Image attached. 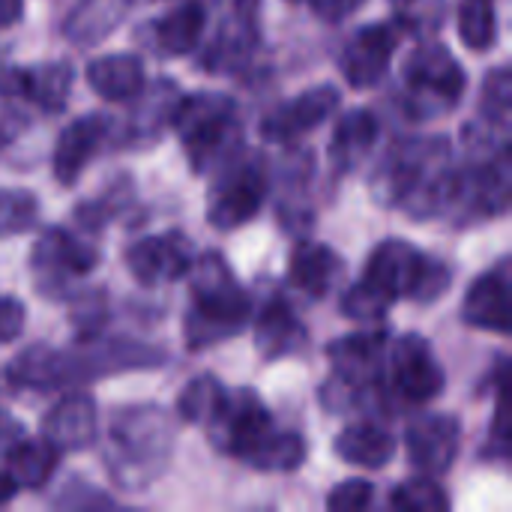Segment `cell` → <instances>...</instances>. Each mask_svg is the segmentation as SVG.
Wrapping results in <instances>:
<instances>
[{
  "mask_svg": "<svg viewBox=\"0 0 512 512\" xmlns=\"http://www.w3.org/2000/svg\"><path fill=\"white\" fill-rule=\"evenodd\" d=\"M168 357L156 345H144L123 336H81L75 348L54 351L48 345H33L21 351L6 366V381L18 390H36V393H54V390H72L84 387L90 381L120 375V372H138V369H156Z\"/></svg>",
  "mask_w": 512,
  "mask_h": 512,
  "instance_id": "obj_1",
  "label": "cell"
},
{
  "mask_svg": "<svg viewBox=\"0 0 512 512\" xmlns=\"http://www.w3.org/2000/svg\"><path fill=\"white\" fill-rule=\"evenodd\" d=\"M372 195L411 219H435L453 201L456 162L444 135H411L387 147L372 171Z\"/></svg>",
  "mask_w": 512,
  "mask_h": 512,
  "instance_id": "obj_2",
  "label": "cell"
},
{
  "mask_svg": "<svg viewBox=\"0 0 512 512\" xmlns=\"http://www.w3.org/2000/svg\"><path fill=\"white\" fill-rule=\"evenodd\" d=\"M174 444H177V423L162 405L156 402L126 405L117 408L108 423L102 462L114 486L126 492H144L168 471Z\"/></svg>",
  "mask_w": 512,
  "mask_h": 512,
  "instance_id": "obj_3",
  "label": "cell"
},
{
  "mask_svg": "<svg viewBox=\"0 0 512 512\" xmlns=\"http://www.w3.org/2000/svg\"><path fill=\"white\" fill-rule=\"evenodd\" d=\"M192 306L183 321V336L189 351L213 348L225 339L240 336L252 321L249 291L237 282L231 264L219 252L195 255L189 267Z\"/></svg>",
  "mask_w": 512,
  "mask_h": 512,
  "instance_id": "obj_4",
  "label": "cell"
},
{
  "mask_svg": "<svg viewBox=\"0 0 512 512\" xmlns=\"http://www.w3.org/2000/svg\"><path fill=\"white\" fill-rule=\"evenodd\" d=\"M171 129L195 174H210L243 150V120L237 102L216 90L180 96Z\"/></svg>",
  "mask_w": 512,
  "mask_h": 512,
  "instance_id": "obj_5",
  "label": "cell"
},
{
  "mask_svg": "<svg viewBox=\"0 0 512 512\" xmlns=\"http://www.w3.org/2000/svg\"><path fill=\"white\" fill-rule=\"evenodd\" d=\"M363 282L375 288L381 297H387L390 303L399 300L432 303L441 294H447L453 273L441 258L426 255L408 240H384L369 255Z\"/></svg>",
  "mask_w": 512,
  "mask_h": 512,
  "instance_id": "obj_6",
  "label": "cell"
},
{
  "mask_svg": "<svg viewBox=\"0 0 512 512\" xmlns=\"http://www.w3.org/2000/svg\"><path fill=\"white\" fill-rule=\"evenodd\" d=\"M387 345H390V333L384 327L360 330V333L333 339L327 348V360L333 366V375L318 393L324 408L351 411L366 393L381 390Z\"/></svg>",
  "mask_w": 512,
  "mask_h": 512,
  "instance_id": "obj_7",
  "label": "cell"
},
{
  "mask_svg": "<svg viewBox=\"0 0 512 512\" xmlns=\"http://www.w3.org/2000/svg\"><path fill=\"white\" fill-rule=\"evenodd\" d=\"M405 105L417 120H432L453 111L468 87V75L453 51L441 42L414 48L402 63Z\"/></svg>",
  "mask_w": 512,
  "mask_h": 512,
  "instance_id": "obj_8",
  "label": "cell"
},
{
  "mask_svg": "<svg viewBox=\"0 0 512 512\" xmlns=\"http://www.w3.org/2000/svg\"><path fill=\"white\" fill-rule=\"evenodd\" d=\"M267 192V165L240 150L234 159L216 168V180L207 192V222L216 231H237L261 213Z\"/></svg>",
  "mask_w": 512,
  "mask_h": 512,
  "instance_id": "obj_9",
  "label": "cell"
},
{
  "mask_svg": "<svg viewBox=\"0 0 512 512\" xmlns=\"http://www.w3.org/2000/svg\"><path fill=\"white\" fill-rule=\"evenodd\" d=\"M381 387L399 405H426L444 393L447 375L432 345L417 333H405L387 345Z\"/></svg>",
  "mask_w": 512,
  "mask_h": 512,
  "instance_id": "obj_10",
  "label": "cell"
},
{
  "mask_svg": "<svg viewBox=\"0 0 512 512\" xmlns=\"http://www.w3.org/2000/svg\"><path fill=\"white\" fill-rule=\"evenodd\" d=\"M204 429L219 453L246 462V456L276 429V423L255 390H225Z\"/></svg>",
  "mask_w": 512,
  "mask_h": 512,
  "instance_id": "obj_11",
  "label": "cell"
},
{
  "mask_svg": "<svg viewBox=\"0 0 512 512\" xmlns=\"http://www.w3.org/2000/svg\"><path fill=\"white\" fill-rule=\"evenodd\" d=\"M96 264H99V249L90 246L72 228H60V225L42 231L30 255L33 279L39 291L48 297L63 294L66 282L87 276L90 270H96Z\"/></svg>",
  "mask_w": 512,
  "mask_h": 512,
  "instance_id": "obj_12",
  "label": "cell"
},
{
  "mask_svg": "<svg viewBox=\"0 0 512 512\" xmlns=\"http://www.w3.org/2000/svg\"><path fill=\"white\" fill-rule=\"evenodd\" d=\"M402 24L399 21H375L351 33V39L342 45L339 69L345 81L354 90H369L384 81L390 72V60L402 42Z\"/></svg>",
  "mask_w": 512,
  "mask_h": 512,
  "instance_id": "obj_13",
  "label": "cell"
},
{
  "mask_svg": "<svg viewBox=\"0 0 512 512\" xmlns=\"http://www.w3.org/2000/svg\"><path fill=\"white\" fill-rule=\"evenodd\" d=\"M126 267L132 279L144 288H162L177 279H183L195 261L192 243L180 231H165V234H150L135 240L126 249Z\"/></svg>",
  "mask_w": 512,
  "mask_h": 512,
  "instance_id": "obj_14",
  "label": "cell"
},
{
  "mask_svg": "<svg viewBox=\"0 0 512 512\" xmlns=\"http://www.w3.org/2000/svg\"><path fill=\"white\" fill-rule=\"evenodd\" d=\"M339 90L330 84L321 87H309L291 99H285L282 105H276L273 111L264 114L261 120V135L270 144H294L300 138H306L309 132H315L321 123L330 120V114L339 108Z\"/></svg>",
  "mask_w": 512,
  "mask_h": 512,
  "instance_id": "obj_15",
  "label": "cell"
},
{
  "mask_svg": "<svg viewBox=\"0 0 512 512\" xmlns=\"http://www.w3.org/2000/svg\"><path fill=\"white\" fill-rule=\"evenodd\" d=\"M180 87L171 78H156L153 84L144 81V87L129 99L132 108L123 120V135L120 144L132 150H147L162 141V135L171 129L177 102H180Z\"/></svg>",
  "mask_w": 512,
  "mask_h": 512,
  "instance_id": "obj_16",
  "label": "cell"
},
{
  "mask_svg": "<svg viewBox=\"0 0 512 512\" xmlns=\"http://www.w3.org/2000/svg\"><path fill=\"white\" fill-rule=\"evenodd\" d=\"M462 444V426L453 414H420L405 429L411 465L426 477H441L453 468Z\"/></svg>",
  "mask_w": 512,
  "mask_h": 512,
  "instance_id": "obj_17",
  "label": "cell"
},
{
  "mask_svg": "<svg viewBox=\"0 0 512 512\" xmlns=\"http://www.w3.org/2000/svg\"><path fill=\"white\" fill-rule=\"evenodd\" d=\"M42 438L51 441L60 453L93 447L99 438V411L93 396L78 387L63 393L42 417Z\"/></svg>",
  "mask_w": 512,
  "mask_h": 512,
  "instance_id": "obj_18",
  "label": "cell"
},
{
  "mask_svg": "<svg viewBox=\"0 0 512 512\" xmlns=\"http://www.w3.org/2000/svg\"><path fill=\"white\" fill-rule=\"evenodd\" d=\"M111 126H114V120L105 114H84V117H75L60 132V138L54 144V156H51V171L60 186L69 189L78 183L81 171L93 162V156L111 135Z\"/></svg>",
  "mask_w": 512,
  "mask_h": 512,
  "instance_id": "obj_19",
  "label": "cell"
},
{
  "mask_svg": "<svg viewBox=\"0 0 512 512\" xmlns=\"http://www.w3.org/2000/svg\"><path fill=\"white\" fill-rule=\"evenodd\" d=\"M345 279V258L327 243H297L288 258V285L306 300L330 297Z\"/></svg>",
  "mask_w": 512,
  "mask_h": 512,
  "instance_id": "obj_20",
  "label": "cell"
},
{
  "mask_svg": "<svg viewBox=\"0 0 512 512\" xmlns=\"http://www.w3.org/2000/svg\"><path fill=\"white\" fill-rule=\"evenodd\" d=\"M462 318L468 327L507 336L510 333V273L507 261H501L495 270L477 276L465 294Z\"/></svg>",
  "mask_w": 512,
  "mask_h": 512,
  "instance_id": "obj_21",
  "label": "cell"
},
{
  "mask_svg": "<svg viewBox=\"0 0 512 512\" xmlns=\"http://www.w3.org/2000/svg\"><path fill=\"white\" fill-rule=\"evenodd\" d=\"M306 327L291 309V303L282 294H270L255 318V348L258 354L273 363L282 357H291L306 348Z\"/></svg>",
  "mask_w": 512,
  "mask_h": 512,
  "instance_id": "obj_22",
  "label": "cell"
},
{
  "mask_svg": "<svg viewBox=\"0 0 512 512\" xmlns=\"http://www.w3.org/2000/svg\"><path fill=\"white\" fill-rule=\"evenodd\" d=\"M378 132H381V123L369 108L345 111L339 117V123L333 129V138H330V147H327V159H330L333 171L336 174L357 171L369 159V153L375 150Z\"/></svg>",
  "mask_w": 512,
  "mask_h": 512,
  "instance_id": "obj_23",
  "label": "cell"
},
{
  "mask_svg": "<svg viewBox=\"0 0 512 512\" xmlns=\"http://www.w3.org/2000/svg\"><path fill=\"white\" fill-rule=\"evenodd\" d=\"M129 6L132 0H78L66 12L60 30L66 42H72L75 48H93L126 21Z\"/></svg>",
  "mask_w": 512,
  "mask_h": 512,
  "instance_id": "obj_24",
  "label": "cell"
},
{
  "mask_svg": "<svg viewBox=\"0 0 512 512\" xmlns=\"http://www.w3.org/2000/svg\"><path fill=\"white\" fill-rule=\"evenodd\" d=\"M333 453L351 468L381 471L396 456V438L384 426H378L372 420H360V423H348L336 435Z\"/></svg>",
  "mask_w": 512,
  "mask_h": 512,
  "instance_id": "obj_25",
  "label": "cell"
},
{
  "mask_svg": "<svg viewBox=\"0 0 512 512\" xmlns=\"http://www.w3.org/2000/svg\"><path fill=\"white\" fill-rule=\"evenodd\" d=\"M147 81L144 63L135 54L117 51L87 63V84L105 102H129Z\"/></svg>",
  "mask_w": 512,
  "mask_h": 512,
  "instance_id": "obj_26",
  "label": "cell"
},
{
  "mask_svg": "<svg viewBox=\"0 0 512 512\" xmlns=\"http://www.w3.org/2000/svg\"><path fill=\"white\" fill-rule=\"evenodd\" d=\"M60 450L45 441V438H18L6 453V474L12 477V483L18 489H30V492H39L51 483L57 465H60Z\"/></svg>",
  "mask_w": 512,
  "mask_h": 512,
  "instance_id": "obj_27",
  "label": "cell"
},
{
  "mask_svg": "<svg viewBox=\"0 0 512 512\" xmlns=\"http://www.w3.org/2000/svg\"><path fill=\"white\" fill-rule=\"evenodd\" d=\"M204 27H207V9L198 0H186L177 9H168L165 15H159L150 24L153 45L168 57L192 54L201 45Z\"/></svg>",
  "mask_w": 512,
  "mask_h": 512,
  "instance_id": "obj_28",
  "label": "cell"
},
{
  "mask_svg": "<svg viewBox=\"0 0 512 512\" xmlns=\"http://www.w3.org/2000/svg\"><path fill=\"white\" fill-rule=\"evenodd\" d=\"M255 6L258 3H237V12L222 21L216 42L207 51V69L228 72L249 60L255 42H258V24H255Z\"/></svg>",
  "mask_w": 512,
  "mask_h": 512,
  "instance_id": "obj_29",
  "label": "cell"
},
{
  "mask_svg": "<svg viewBox=\"0 0 512 512\" xmlns=\"http://www.w3.org/2000/svg\"><path fill=\"white\" fill-rule=\"evenodd\" d=\"M75 69L66 60H48L39 66H24V96L45 114L63 111L69 93H72Z\"/></svg>",
  "mask_w": 512,
  "mask_h": 512,
  "instance_id": "obj_30",
  "label": "cell"
},
{
  "mask_svg": "<svg viewBox=\"0 0 512 512\" xmlns=\"http://www.w3.org/2000/svg\"><path fill=\"white\" fill-rule=\"evenodd\" d=\"M306 441L297 432H285V429H273L249 456L246 465L255 471H273V474H288L297 471L306 462Z\"/></svg>",
  "mask_w": 512,
  "mask_h": 512,
  "instance_id": "obj_31",
  "label": "cell"
},
{
  "mask_svg": "<svg viewBox=\"0 0 512 512\" xmlns=\"http://www.w3.org/2000/svg\"><path fill=\"white\" fill-rule=\"evenodd\" d=\"M459 39L483 54L498 42V9L495 0H462L459 6Z\"/></svg>",
  "mask_w": 512,
  "mask_h": 512,
  "instance_id": "obj_32",
  "label": "cell"
},
{
  "mask_svg": "<svg viewBox=\"0 0 512 512\" xmlns=\"http://www.w3.org/2000/svg\"><path fill=\"white\" fill-rule=\"evenodd\" d=\"M39 222V198L30 189L0 186V240L33 231Z\"/></svg>",
  "mask_w": 512,
  "mask_h": 512,
  "instance_id": "obj_33",
  "label": "cell"
},
{
  "mask_svg": "<svg viewBox=\"0 0 512 512\" xmlns=\"http://www.w3.org/2000/svg\"><path fill=\"white\" fill-rule=\"evenodd\" d=\"M222 393H225V387L219 384V378H213V375L192 378L177 396V417L189 426H204L210 420V414L216 411Z\"/></svg>",
  "mask_w": 512,
  "mask_h": 512,
  "instance_id": "obj_34",
  "label": "cell"
},
{
  "mask_svg": "<svg viewBox=\"0 0 512 512\" xmlns=\"http://www.w3.org/2000/svg\"><path fill=\"white\" fill-rule=\"evenodd\" d=\"M390 507L399 512H444L450 510V498L447 492L435 483V477H414L399 483L390 492Z\"/></svg>",
  "mask_w": 512,
  "mask_h": 512,
  "instance_id": "obj_35",
  "label": "cell"
},
{
  "mask_svg": "<svg viewBox=\"0 0 512 512\" xmlns=\"http://www.w3.org/2000/svg\"><path fill=\"white\" fill-rule=\"evenodd\" d=\"M129 198H132V183H129V180H117L108 192H102V195L84 201V204L75 210V219L81 222L84 231H99L123 204H129Z\"/></svg>",
  "mask_w": 512,
  "mask_h": 512,
  "instance_id": "obj_36",
  "label": "cell"
},
{
  "mask_svg": "<svg viewBox=\"0 0 512 512\" xmlns=\"http://www.w3.org/2000/svg\"><path fill=\"white\" fill-rule=\"evenodd\" d=\"M390 300L387 297H381L375 288H369L363 279L357 282V285H351L345 294H342V315H348L351 321H360V324H378V321H384L387 318V312H390Z\"/></svg>",
  "mask_w": 512,
  "mask_h": 512,
  "instance_id": "obj_37",
  "label": "cell"
},
{
  "mask_svg": "<svg viewBox=\"0 0 512 512\" xmlns=\"http://www.w3.org/2000/svg\"><path fill=\"white\" fill-rule=\"evenodd\" d=\"M480 117L498 126H510V105H512V81L510 69L498 66L483 87V99H480Z\"/></svg>",
  "mask_w": 512,
  "mask_h": 512,
  "instance_id": "obj_38",
  "label": "cell"
},
{
  "mask_svg": "<svg viewBox=\"0 0 512 512\" xmlns=\"http://www.w3.org/2000/svg\"><path fill=\"white\" fill-rule=\"evenodd\" d=\"M372 501H375V486L369 480H345L330 489L324 504L333 512H360L372 507Z\"/></svg>",
  "mask_w": 512,
  "mask_h": 512,
  "instance_id": "obj_39",
  "label": "cell"
},
{
  "mask_svg": "<svg viewBox=\"0 0 512 512\" xmlns=\"http://www.w3.org/2000/svg\"><path fill=\"white\" fill-rule=\"evenodd\" d=\"M102 321H105V297H102V291H93V294H84V297L75 300L78 336L102 333Z\"/></svg>",
  "mask_w": 512,
  "mask_h": 512,
  "instance_id": "obj_40",
  "label": "cell"
},
{
  "mask_svg": "<svg viewBox=\"0 0 512 512\" xmlns=\"http://www.w3.org/2000/svg\"><path fill=\"white\" fill-rule=\"evenodd\" d=\"M24 321H27V309L18 297L0 294V345L15 342L24 333Z\"/></svg>",
  "mask_w": 512,
  "mask_h": 512,
  "instance_id": "obj_41",
  "label": "cell"
},
{
  "mask_svg": "<svg viewBox=\"0 0 512 512\" xmlns=\"http://www.w3.org/2000/svg\"><path fill=\"white\" fill-rule=\"evenodd\" d=\"M363 3H366V0H309L312 12H315L318 18L330 21V24H339V21L351 18Z\"/></svg>",
  "mask_w": 512,
  "mask_h": 512,
  "instance_id": "obj_42",
  "label": "cell"
},
{
  "mask_svg": "<svg viewBox=\"0 0 512 512\" xmlns=\"http://www.w3.org/2000/svg\"><path fill=\"white\" fill-rule=\"evenodd\" d=\"M0 96L21 99L24 96V66H0Z\"/></svg>",
  "mask_w": 512,
  "mask_h": 512,
  "instance_id": "obj_43",
  "label": "cell"
},
{
  "mask_svg": "<svg viewBox=\"0 0 512 512\" xmlns=\"http://www.w3.org/2000/svg\"><path fill=\"white\" fill-rule=\"evenodd\" d=\"M24 435V429H21V423H15L12 417H6V414H0V453H6L18 438Z\"/></svg>",
  "mask_w": 512,
  "mask_h": 512,
  "instance_id": "obj_44",
  "label": "cell"
},
{
  "mask_svg": "<svg viewBox=\"0 0 512 512\" xmlns=\"http://www.w3.org/2000/svg\"><path fill=\"white\" fill-rule=\"evenodd\" d=\"M24 15V0H0V27L18 24Z\"/></svg>",
  "mask_w": 512,
  "mask_h": 512,
  "instance_id": "obj_45",
  "label": "cell"
},
{
  "mask_svg": "<svg viewBox=\"0 0 512 512\" xmlns=\"http://www.w3.org/2000/svg\"><path fill=\"white\" fill-rule=\"evenodd\" d=\"M15 492H18V486L12 483V477H9L6 471H0V507L9 504V501L15 498Z\"/></svg>",
  "mask_w": 512,
  "mask_h": 512,
  "instance_id": "obj_46",
  "label": "cell"
},
{
  "mask_svg": "<svg viewBox=\"0 0 512 512\" xmlns=\"http://www.w3.org/2000/svg\"><path fill=\"white\" fill-rule=\"evenodd\" d=\"M390 3H396V6L402 9V6H408V3H414V0H390Z\"/></svg>",
  "mask_w": 512,
  "mask_h": 512,
  "instance_id": "obj_47",
  "label": "cell"
},
{
  "mask_svg": "<svg viewBox=\"0 0 512 512\" xmlns=\"http://www.w3.org/2000/svg\"><path fill=\"white\" fill-rule=\"evenodd\" d=\"M234 3H258V0H234Z\"/></svg>",
  "mask_w": 512,
  "mask_h": 512,
  "instance_id": "obj_48",
  "label": "cell"
}]
</instances>
